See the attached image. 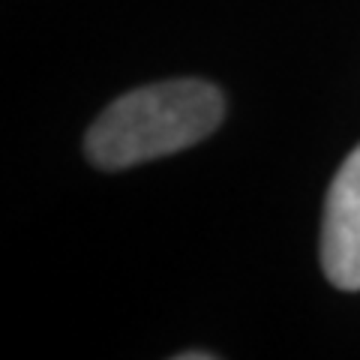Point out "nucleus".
Wrapping results in <instances>:
<instances>
[{
	"label": "nucleus",
	"instance_id": "7ed1b4c3",
	"mask_svg": "<svg viewBox=\"0 0 360 360\" xmlns=\"http://www.w3.org/2000/svg\"><path fill=\"white\" fill-rule=\"evenodd\" d=\"M177 360H213L210 352H184V354H177Z\"/></svg>",
	"mask_w": 360,
	"mask_h": 360
},
{
	"label": "nucleus",
	"instance_id": "f03ea898",
	"mask_svg": "<svg viewBox=\"0 0 360 360\" xmlns=\"http://www.w3.org/2000/svg\"><path fill=\"white\" fill-rule=\"evenodd\" d=\"M321 270L336 288L360 291V144L345 156L324 201Z\"/></svg>",
	"mask_w": 360,
	"mask_h": 360
},
{
	"label": "nucleus",
	"instance_id": "f257e3e1",
	"mask_svg": "<svg viewBox=\"0 0 360 360\" xmlns=\"http://www.w3.org/2000/svg\"><path fill=\"white\" fill-rule=\"evenodd\" d=\"M225 117V99L210 82L174 78L115 99L84 135L87 160L120 172L205 141Z\"/></svg>",
	"mask_w": 360,
	"mask_h": 360
}]
</instances>
